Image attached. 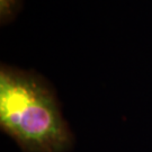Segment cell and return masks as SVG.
<instances>
[{
  "label": "cell",
  "mask_w": 152,
  "mask_h": 152,
  "mask_svg": "<svg viewBox=\"0 0 152 152\" xmlns=\"http://www.w3.org/2000/svg\"><path fill=\"white\" fill-rule=\"evenodd\" d=\"M0 126L23 152H66L72 135L42 77L9 65L0 70Z\"/></svg>",
  "instance_id": "cell-1"
},
{
  "label": "cell",
  "mask_w": 152,
  "mask_h": 152,
  "mask_svg": "<svg viewBox=\"0 0 152 152\" xmlns=\"http://www.w3.org/2000/svg\"><path fill=\"white\" fill-rule=\"evenodd\" d=\"M22 8V0H0V22L7 25L15 19Z\"/></svg>",
  "instance_id": "cell-2"
}]
</instances>
